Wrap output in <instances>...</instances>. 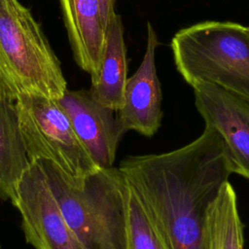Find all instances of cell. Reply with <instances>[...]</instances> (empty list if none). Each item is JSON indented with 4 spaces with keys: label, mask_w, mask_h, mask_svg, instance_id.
I'll use <instances>...</instances> for the list:
<instances>
[{
    "label": "cell",
    "mask_w": 249,
    "mask_h": 249,
    "mask_svg": "<svg viewBox=\"0 0 249 249\" xmlns=\"http://www.w3.org/2000/svg\"><path fill=\"white\" fill-rule=\"evenodd\" d=\"M119 169L167 249H199L207 210L232 173L221 137L207 125L181 148L126 157Z\"/></svg>",
    "instance_id": "obj_1"
},
{
    "label": "cell",
    "mask_w": 249,
    "mask_h": 249,
    "mask_svg": "<svg viewBox=\"0 0 249 249\" xmlns=\"http://www.w3.org/2000/svg\"><path fill=\"white\" fill-rule=\"evenodd\" d=\"M37 162L83 249H128L129 186L119 167L73 179L50 161Z\"/></svg>",
    "instance_id": "obj_2"
},
{
    "label": "cell",
    "mask_w": 249,
    "mask_h": 249,
    "mask_svg": "<svg viewBox=\"0 0 249 249\" xmlns=\"http://www.w3.org/2000/svg\"><path fill=\"white\" fill-rule=\"evenodd\" d=\"M0 87L14 100L19 95L60 99L67 89L40 25L18 0H0Z\"/></svg>",
    "instance_id": "obj_3"
},
{
    "label": "cell",
    "mask_w": 249,
    "mask_h": 249,
    "mask_svg": "<svg viewBox=\"0 0 249 249\" xmlns=\"http://www.w3.org/2000/svg\"><path fill=\"white\" fill-rule=\"evenodd\" d=\"M171 50L178 72L190 86L208 82L249 103V27L198 22L179 30Z\"/></svg>",
    "instance_id": "obj_4"
},
{
    "label": "cell",
    "mask_w": 249,
    "mask_h": 249,
    "mask_svg": "<svg viewBox=\"0 0 249 249\" xmlns=\"http://www.w3.org/2000/svg\"><path fill=\"white\" fill-rule=\"evenodd\" d=\"M15 102L31 162L50 161L73 179L86 177L98 169L76 135L58 99L19 95Z\"/></svg>",
    "instance_id": "obj_5"
},
{
    "label": "cell",
    "mask_w": 249,
    "mask_h": 249,
    "mask_svg": "<svg viewBox=\"0 0 249 249\" xmlns=\"http://www.w3.org/2000/svg\"><path fill=\"white\" fill-rule=\"evenodd\" d=\"M11 203L19 212L26 242L34 249H83L37 161L24 172Z\"/></svg>",
    "instance_id": "obj_6"
},
{
    "label": "cell",
    "mask_w": 249,
    "mask_h": 249,
    "mask_svg": "<svg viewBox=\"0 0 249 249\" xmlns=\"http://www.w3.org/2000/svg\"><path fill=\"white\" fill-rule=\"evenodd\" d=\"M191 86L205 125L218 133L226 147L232 173L249 179V103L208 82Z\"/></svg>",
    "instance_id": "obj_7"
},
{
    "label": "cell",
    "mask_w": 249,
    "mask_h": 249,
    "mask_svg": "<svg viewBox=\"0 0 249 249\" xmlns=\"http://www.w3.org/2000/svg\"><path fill=\"white\" fill-rule=\"evenodd\" d=\"M58 100L96 166L112 167L120 141L126 132L118 113L95 101L89 90L66 89Z\"/></svg>",
    "instance_id": "obj_8"
},
{
    "label": "cell",
    "mask_w": 249,
    "mask_h": 249,
    "mask_svg": "<svg viewBox=\"0 0 249 249\" xmlns=\"http://www.w3.org/2000/svg\"><path fill=\"white\" fill-rule=\"evenodd\" d=\"M158 45L156 31L148 22L143 59L134 74L126 79L123 106L117 112L125 131L134 130L147 137L158 131L162 118L161 89L155 62Z\"/></svg>",
    "instance_id": "obj_9"
},
{
    "label": "cell",
    "mask_w": 249,
    "mask_h": 249,
    "mask_svg": "<svg viewBox=\"0 0 249 249\" xmlns=\"http://www.w3.org/2000/svg\"><path fill=\"white\" fill-rule=\"evenodd\" d=\"M77 64L96 78L103 56L105 29L98 0H58Z\"/></svg>",
    "instance_id": "obj_10"
},
{
    "label": "cell",
    "mask_w": 249,
    "mask_h": 249,
    "mask_svg": "<svg viewBox=\"0 0 249 249\" xmlns=\"http://www.w3.org/2000/svg\"><path fill=\"white\" fill-rule=\"evenodd\" d=\"M126 48L124 25L115 14L105 29V44L99 73L91 80L89 93L101 105L118 112L123 106L126 83Z\"/></svg>",
    "instance_id": "obj_11"
},
{
    "label": "cell",
    "mask_w": 249,
    "mask_h": 249,
    "mask_svg": "<svg viewBox=\"0 0 249 249\" xmlns=\"http://www.w3.org/2000/svg\"><path fill=\"white\" fill-rule=\"evenodd\" d=\"M29 160L16 102L0 87V197L13 201Z\"/></svg>",
    "instance_id": "obj_12"
},
{
    "label": "cell",
    "mask_w": 249,
    "mask_h": 249,
    "mask_svg": "<svg viewBox=\"0 0 249 249\" xmlns=\"http://www.w3.org/2000/svg\"><path fill=\"white\" fill-rule=\"evenodd\" d=\"M243 246L236 193L227 182L207 210L199 249H243Z\"/></svg>",
    "instance_id": "obj_13"
},
{
    "label": "cell",
    "mask_w": 249,
    "mask_h": 249,
    "mask_svg": "<svg viewBox=\"0 0 249 249\" xmlns=\"http://www.w3.org/2000/svg\"><path fill=\"white\" fill-rule=\"evenodd\" d=\"M128 249H167L139 196L130 186L128 193Z\"/></svg>",
    "instance_id": "obj_14"
},
{
    "label": "cell",
    "mask_w": 249,
    "mask_h": 249,
    "mask_svg": "<svg viewBox=\"0 0 249 249\" xmlns=\"http://www.w3.org/2000/svg\"><path fill=\"white\" fill-rule=\"evenodd\" d=\"M100 8V16L104 29H106L110 19L115 13V0H98Z\"/></svg>",
    "instance_id": "obj_15"
}]
</instances>
